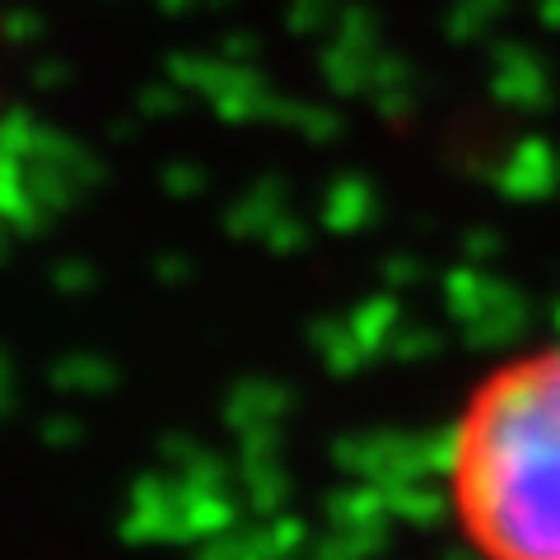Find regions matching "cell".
I'll return each mask as SVG.
<instances>
[{"instance_id": "6da1fadb", "label": "cell", "mask_w": 560, "mask_h": 560, "mask_svg": "<svg viewBox=\"0 0 560 560\" xmlns=\"http://www.w3.org/2000/svg\"><path fill=\"white\" fill-rule=\"evenodd\" d=\"M448 504L481 560H560V341L467 393L448 434Z\"/></svg>"}]
</instances>
